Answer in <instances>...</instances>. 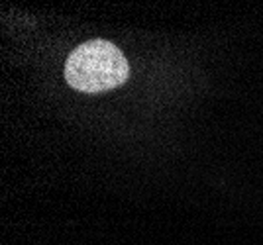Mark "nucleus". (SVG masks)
<instances>
[{
    "mask_svg": "<svg viewBox=\"0 0 263 245\" xmlns=\"http://www.w3.org/2000/svg\"><path fill=\"white\" fill-rule=\"evenodd\" d=\"M130 75L128 61L120 49L106 39L81 44L67 57L65 78L81 92H104L116 89Z\"/></svg>",
    "mask_w": 263,
    "mask_h": 245,
    "instance_id": "nucleus-1",
    "label": "nucleus"
}]
</instances>
